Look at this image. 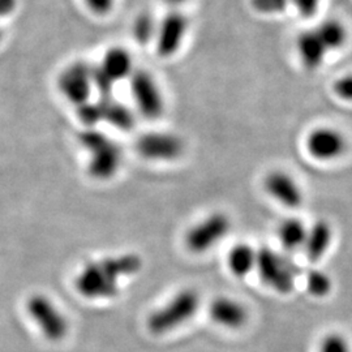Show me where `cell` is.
<instances>
[{
	"label": "cell",
	"mask_w": 352,
	"mask_h": 352,
	"mask_svg": "<svg viewBox=\"0 0 352 352\" xmlns=\"http://www.w3.org/2000/svg\"><path fill=\"white\" fill-rule=\"evenodd\" d=\"M142 269V258L136 253L103 257L85 265L77 274L76 289L89 300L113 299L122 280L136 276Z\"/></svg>",
	"instance_id": "obj_1"
},
{
	"label": "cell",
	"mask_w": 352,
	"mask_h": 352,
	"mask_svg": "<svg viewBox=\"0 0 352 352\" xmlns=\"http://www.w3.org/2000/svg\"><path fill=\"white\" fill-rule=\"evenodd\" d=\"M78 142L88 153V173L93 179L104 182L119 173L123 149L115 140L96 128H85L78 135Z\"/></svg>",
	"instance_id": "obj_2"
},
{
	"label": "cell",
	"mask_w": 352,
	"mask_h": 352,
	"mask_svg": "<svg viewBox=\"0 0 352 352\" xmlns=\"http://www.w3.org/2000/svg\"><path fill=\"white\" fill-rule=\"evenodd\" d=\"M201 305L199 292L193 289H180L148 317V330L154 336H164L186 325Z\"/></svg>",
	"instance_id": "obj_3"
},
{
	"label": "cell",
	"mask_w": 352,
	"mask_h": 352,
	"mask_svg": "<svg viewBox=\"0 0 352 352\" xmlns=\"http://www.w3.org/2000/svg\"><path fill=\"white\" fill-rule=\"evenodd\" d=\"M256 270L264 285L282 295L295 289L300 276V269L291 257L267 247L257 250Z\"/></svg>",
	"instance_id": "obj_4"
},
{
	"label": "cell",
	"mask_w": 352,
	"mask_h": 352,
	"mask_svg": "<svg viewBox=\"0 0 352 352\" xmlns=\"http://www.w3.org/2000/svg\"><path fill=\"white\" fill-rule=\"evenodd\" d=\"M26 312L42 336L51 342L64 340L69 331V321L59 305L49 296L36 294L26 302Z\"/></svg>",
	"instance_id": "obj_5"
},
{
	"label": "cell",
	"mask_w": 352,
	"mask_h": 352,
	"mask_svg": "<svg viewBox=\"0 0 352 352\" xmlns=\"http://www.w3.org/2000/svg\"><path fill=\"white\" fill-rule=\"evenodd\" d=\"M231 218L226 213H210L186 232V247L195 254L210 251L222 240L226 239L227 235L231 231Z\"/></svg>",
	"instance_id": "obj_6"
},
{
	"label": "cell",
	"mask_w": 352,
	"mask_h": 352,
	"mask_svg": "<svg viewBox=\"0 0 352 352\" xmlns=\"http://www.w3.org/2000/svg\"><path fill=\"white\" fill-rule=\"evenodd\" d=\"M129 85L132 98L141 116L148 120H157L164 115L166 109L164 93L151 72L136 68L129 77Z\"/></svg>",
	"instance_id": "obj_7"
},
{
	"label": "cell",
	"mask_w": 352,
	"mask_h": 352,
	"mask_svg": "<svg viewBox=\"0 0 352 352\" xmlns=\"http://www.w3.org/2000/svg\"><path fill=\"white\" fill-rule=\"evenodd\" d=\"M58 89L76 107L90 101L93 93V65L77 60L65 65L58 76Z\"/></svg>",
	"instance_id": "obj_8"
},
{
	"label": "cell",
	"mask_w": 352,
	"mask_h": 352,
	"mask_svg": "<svg viewBox=\"0 0 352 352\" xmlns=\"http://www.w3.org/2000/svg\"><path fill=\"white\" fill-rule=\"evenodd\" d=\"M349 146L347 138L338 128L320 126L314 128L305 139V149L318 162H334L342 158Z\"/></svg>",
	"instance_id": "obj_9"
},
{
	"label": "cell",
	"mask_w": 352,
	"mask_h": 352,
	"mask_svg": "<svg viewBox=\"0 0 352 352\" xmlns=\"http://www.w3.org/2000/svg\"><path fill=\"white\" fill-rule=\"evenodd\" d=\"M136 151L145 160L170 162L183 154L184 142L173 132L153 131L140 136L136 141Z\"/></svg>",
	"instance_id": "obj_10"
},
{
	"label": "cell",
	"mask_w": 352,
	"mask_h": 352,
	"mask_svg": "<svg viewBox=\"0 0 352 352\" xmlns=\"http://www.w3.org/2000/svg\"><path fill=\"white\" fill-rule=\"evenodd\" d=\"M187 16L177 10L167 13L158 23L155 34L157 54L162 58H171L182 49L188 33Z\"/></svg>",
	"instance_id": "obj_11"
},
{
	"label": "cell",
	"mask_w": 352,
	"mask_h": 352,
	"mask_svg": "<svg viewBox=\"0 0 352 352\" xmlns=\"http://www.w3.org/2000/svg\"><path fill=\"white\" fill-rule=\"evenodd\" d=\"M266 193L287 209H299L304 202V190L300 183L283 170H273L265 176Z\"/></svg>",
	"instance_id": "obj_12"
},
{
	"label": "cell",
	"mask_w": 352,
	"mask_h": 352,
	"mask_svg": "<svg viewBox=\"0 0 352 352\" xmlns=\"http://www.w3.org/2000/svg\"><path fill=\"white\" fill-rule=\"evenodd\" d=\"M209 316L217 325L236 330L247 325L250 311L243 302L234 298L218 296L209 305Z\"/></svg>",
	"instance_id": "obj_13"
},
{
	"label": "cell",
	"mask_w": 352,
	"mask_h": 352,
	"mask_svg": "<svg viewBox=\"0 0 352 352\" xmlns=\"http://www.w3.org/2000/svg\"><path fill=\"white\" fill-rule=\"evenodd\" d=\"M97 67L115 85L119 81L129 80L136 69L132 54L123 46H113L104 51L101 63Z\"/></svg>",
	"instance_id": "obj_14"
},
{
	"label": "cell",
	"mask_w": 352,
	"mask_h": 352,
	"mask_svg": "<svg viewBox=\"0 0 352 352\" xmlns=\"http://www.w3.org/2000/svg\"><path fill=\"white\" fill-rule=\"evenodd\" d=\"M333 240H334L333 226L327 221L318 219L315 223L308 226L302 251L311 263L317 264L327 256V252L330 251Z\"/></svg>",
	"instance_id": "obj_15"
},
{
	"label": "cell",
	"mask_w": 352,
	"mask_h": 352,
	"mask_svg": "<svg viewBox=\"0 0 352 352\" xmlns=\"http://www.w3.org/2000/svg\"><path fill=\"white\" fill-rule=\"evenodd\" d=\"M296 54L305 69L317 71L325 63L330 52L315 29H311L299 34L296 39Z\"/></svg>",
	"instance_id": "obj_16"
},
{
	"label": "cell",
	"mask_w": 352,
	"mask_h": 352,
	"mask_svg": "<svg viewBox=\"0 0 352 352\" xmlns=\"http://www.w3.org/2000/svg\"><path fill=\"white\" fill-rule=\"evenodd\" d=\"M102 122L109 123L120 131L128 132L136 124V116L133 111L124 103L111 97H100Z\"/></svg>",
	"instance_id": "obj_17"
},
{
	"label": "cell",
	"mask_w": 352,
	"mask_h": 352,
	"mask_svg": "<svg viewBox=\"0 0 352 352\" xmlns=\"http://www.w3.org/2000/svg\"><path fill=\"white\" fill-rule=\"evenodd\" d=\"M257 250L248 243L235 244L227 254V266L231 274L236 278H245L256 270Z\"/></svg>",
	"instance_id": "obj_18"
},
{
	"label": "cell",
	"mask_w": 352,
	"mask_h": 352,
	"mask_svg": "<svg viewBox=\"0 0 352 352\" xmlns=\"http://www.w3.org/2000/svg\"><path fill=\"white\" fill-rule=\"evenodd\" d=\"M308 226L299 218H287L278 227L277 236L285 251H300L307 238Z\"/></svg>",
	"instance_id": "obj_19"
},
{
	"label": "cell",
	"mask_w": 352,
	"mask_h": 352,
	"mask_svg": "<svg viewBox=\"0 0 352 352\" xmlns=\"http://www.w3.org/2000/svg\"><path fill=\"white\" fill-rule=\"evenodd\" d=\"M315 30L325 43L329 52L340 50L349 39L347 28L337 19L324 20L316 26Z\"/></svg>",
	"instance_id": "obj_20"
},
{
	"label": "cell",
	"mask_w": 352,
	"mask_h": 352,
	"mask_svg": "<svg viewBox=\"0 0 352 352\" xmlns=\"http://www.w3.org/2000/svg\"><path fill=\"white\" fill-rule=\"evenodd\" d=\"M333 279L327 272L314 267L305 276V287L315 298H325L333 291Z\"/></svg>",
	"instance_id": "obj_21"
},
{
	"label": "cell",
	"mask_w": 352,
	"mask_h": 352,
	"mask_svg": "<svg viewBox=\"0 0 352 352\" xmlns=\"http://www.w3.org/2000/svg\"><path fill=\"white\" fill-rule=\"evenodd\" d=\"M157 28H158V23L154 20L151 13H141L136 17L132 26L135 41L141 45L154 41L157 34Z\"/></svg>",
	"instance_id": "obj_22"
},
{
	"label": "cell",
	"mask_w": 352,
	"mask_h": 352,
	"mask_svg": "<svg viewBox=\"0 0 352 352\" xmlns=\"http://www.w3.org/2000/svg\"><path fill=\"white\" fill-rule=\"evenodd\" d=\"M77 118L85 128H94L102 122L100 102L89 101L77 107Z\"/></svg>",
	"instance_id": "obj_23"
},
{
	"label": "cell",
	"mask_w": 352,
	"mask_h": 352,
	"mask_svg": "<svg viewBox=\"0 0 352 352\" xmlns=\"http://www.w3.org/2000/svg\"><path fill=\"white\" fill-rule=\"evenodd\" d=\"M318 352H352L351 343L340 333H329L320 340Z\"/></svg>",
	"instance_id": "obj_24"
},
{
	"label": "cell",
	"mask_w": 352,
	"mask_h": 352,
	"mask_svg": "<svg viewBox=\"0 0 352 352\" xmlns=\"http://www.w3.org/2000/svg\"><path fill=\"white\" fill-rule=\"evenodd\" d=\"M289 0H251L252 8L263 14H277L286 11Z\"/></svg>",
	"instance_id": "obj_25"
},
{
	"label": "cell",
	"mask_w": 352,
	"mask_h": 352,
	"mask_svg": "<svg viewBox=\"0 0 352 352\" xmlns=\"http://www.w3.org/2000/svg\"><path fill=\"white\" fill-rule=\"evenodd\" d=\"M331 90L340 101L352 102V74L338 77L333 82Z\"/></svg>",
	"instance_id": "obj_26"
},
{
	"label": "cell",
	"mask_w": 352,
	"mask_h": 352,
	"mask_svg": "<svg viewBox=\"0 0 352 352\" xmlns=\"http://www.w3.org/2000/svg\"><path fill=\"white\" fill-rule=\"evenodd\" d=\"M289 3H292V6L296 8V11L302 14V17H312L315 16L321 0H289Z\"/></svg>",
	"instance_id": "obj_27"
},
{
	"label": "cell",
	"mask_w": 352,
	"mask_h": 352,
	"mask_svg": "<svg viewBox=\"0 0 352 352\" xmlns=\"http://www.w3.org/2000/svg\"><path fill=\"white\" fill-rule=\"evenodd\" d=\"M90 12L97 16H106L113 11L115 0H84Z\"/></svg>",
	"instance_id": "obj_28"
},
{
	"label": "cell",
	"mask_w": 352,
	"mask_h": 352,
	"mask_svg": "<svg viewBox=\"0 0 352 352\" xmlns=\"http://www.w3.org/2000/svg\"><path fill=\"white\" fill-rule=\"evenodd\" d=\"M168 6H173V7H177V6H182L184 3H187L188 0H164Z\"/></svg>",
	"instance_id": "obj_29"
}]
</instances>
